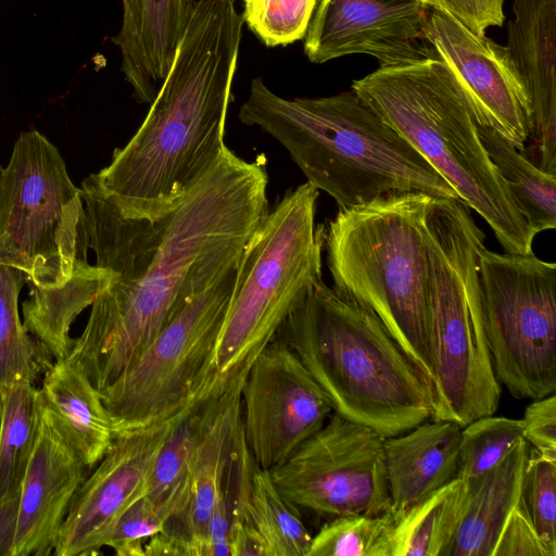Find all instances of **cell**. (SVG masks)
I'll list each match as a JSON object with an SVG mask.
<instances>
[{"mask_svg": "<svg viewBox=\"0 0 556 556\" xmlns=\"http://www.w3.org/2000/svg\"><path fill=\"white\" fill-rule=\"evenodd\" d=\"M264 164L227 147L181 202L155 222L128 219L81 186L80 238L108 267L66 358L98 391L111 384L177 311L237 266L268 212Z\"/></svg>", "mask_w": 556, "mask_h": 556, "instance_id": "cell-1", "label": "cell"}, {"mask_svg": "<svg viewBox=\"0 0 556 556\" xmlns=\"http://www.w3.org/2000/svg\"><path fill=\"white\" fill-rule=\"evenodd\" d=\"M243 22L235 0H197L169 71L131 139L81 186L118 215L170 213L226 149Z\"/></svg>", "mask_w": 556, "mask_h": 556, "instance_id": "cell-2", "label": "cell"}, {"mask_svg": "<svg viewBox=\"0 0 556 556\" xmlns=\"http://www.w3.org/2000/svg\"><path fill=\"white\" fill-rule=\"evenodd\" d=\"M290 154L307 181L349 208L382 195L425 192L457 199L432 166L352 88L282 98L257 77L239 110Z\"/></svg>", "mask_w": 556, "mask_h": 556, "instance_id": "cell-3", "label": "cell"}, {"mask_svg": "<svg viewBox=\"0 0 556 556\" xmlns=\"http://www.w3.org/2000/svg\"><path fill=\"white\" fill-rule=\"evenodd\" d=\"M278 334L340 416L383 438L431 418L422 375L382 323L323 280L291 312Z\"/></svg>", "mask_w": 556, "mask_h": 556, "instance_id": "cell-4", "label": "cell"}, {"mask_svg": "<svg viewBox=\"0 0 556 556\" xmlns=\"http://www.w3.org/2000/svg\"><path fill=\"white\" fill-rule=\"evenodd\" d=\"M352 89L491 227L506 253L530 254L535 233L513 202L446 66L433 55L380 66Z\"/></svg>", "mask_w": 556, "mask_h": 556, "instance_id": "cell-5", "label": "cell"}, {"mask_svg": "<svg viewBox=\"0 0 556 556\" xmlns=\"http://www.w3.org/2000/svg\"><path fill=\"white\" fill-rule=\"evenodd\" d=\"M318 190H288L244 244L227 311L193 399L241 387L258 354L321 279L326 228L316 225Z\"/></svg>", "mask_w": 556, "mask_h": 556, "instance_id": "cell-6", "label": "cell"}, {"mask_svg": "<svg viewBox=\"0 0 556 556\" xmlns=\"http://www.w3.org/2000/svg\"><path fill=\"white\" fill-rule=\"evenodd\" d=\"M433 197L402 192L339 208L325 233L333 289L368 309L422 375L430 393L428 252Z\"/></svg>", "mask_w": 556, "mask_h": 556, "instance_id": "cell-7", "label": "cell"}, {"mask_svg": "<svg viewBox=\"0 0 556 556\" xmlns=\"http://www.w3.org/2000/svg\"><path fill=\"white\" fill-rule=\"evenodd\" d=\"M431 418L460 427L496 412L479 281L484 233L458 199L433 197L425 217Z\"/></svg>", "mask_w": 556, "mask_h": 556, "instance_id": "cell-8", "label": "cell"}, {"mask_svg": "<svg viewBox=\"0 0 556 556\" xmlns=\"http://www.w3.org/2000/svg\"><path fill=\"white\" fill-rule=\"evenodd\" d=\"M84 203L55 146L37 130L23 132L0 165V264L37 289L72 276Z\"/></svg>", "mask_w": 556, "mask_h": 556, "instance_id": "cell-9", "label": "cell"}, {"mask_svg": "<svg viewBox=\"0 0 556 556\" xmlns=\"http://www.w3.org/2000/svg\"><path fill=\"white\" fill-rule=\"evenodd\" d=\"M484 328L494 374L516 399L556 391V264L533 253L479 256Z\"/></svg>", "mask_w": 556, "mask_h": 556, "instance_id": "cell-10", "label": "cell"}, {"mask_svg": "<svg viewBox=\"0 0 556 556\" xmlns=\"http://www.w3.org/2000/svg\"><path fill=\"white\" fill-rule=\"evenodd\" d=\"M236 268L189 299L148 348L99 391L115 435L169 420L192 401L225 318Z\"/></svg>", "mask_w": 556, "mask_h": 556, "instance_id": "cell-11", "label": "cell"}, {"mask_svg": "<svg viewBox=\"0 0 556 556\" xmlns=\"http://www.w3.org/2000/svg\"><path fill=\"white\" fill-rule=\"evenodd\" d=\"M384 439L332 412L319 430L269 472L299 509L329 518L378 515L391 509Z\"/></svg>", "mask_w": 556, "mask_h": 556, "instance_id": "cell-12", "label": "cell"}, {"mask_svg": "<svg viewBox=\"0 0 556 556\" xmlns=\"http://www.w3.org/2000/svg\"><path fill=\"white\" fill-rule=\"evenodd\" d=\"M332 404L286 341L258 354L240 389V422L256 464L270 470L319 430Z\"/></svg>", "mask_w": 556, "mask_h": 556, "instance_id": "cell-13", "label": "cell"}, {"mask_svg": "<svg viewBox=\"0 0 556 556\" xmlns=\"http://www.w3.org/2000/svg\"><path fill=\"white\" fill-rule=\"evenodd\" d=\"M425 37L433 55L448 70L476 123L523 152L532 129V109L507 47L476 34L435 7H429Z\"/></svg>", "mask_w": 556, "mask_h": 556, "instance_id": "cell-14", "label": "cell"}, {"mask_svg": "<svg viewBox=\"0 0 556 556\" xmlns=\"http://www.w3.org/2000/svg\"><path fill=\"white\" fill-rule=\"evenodd\" d=\"M172 419L115 435L108 452L74 494L53 555L96 554L105 546L123 513L144 495Z\"/></svg>", "mask_w": 556, "mask_h": 556, "instance_id": "cell-15", "label": "cell"}, {"mask_svg": "<svg viewBox=\"0 0 556 556\" xmlns=\"http://www.w3.org/2000/svg\"><path fill=\"white\" fill-rule=\"evenodd\" d=\"M429 7L421 0H319L304 37L308 61L368 54L380 66L428 58Z\"/></svg>", "mask_w": 556, "mask_h": 556, "instance_id": "cell-16", "label": "cell"}, {"mask_svg": "<svg viewBox=\"0 0 556 556\" xmlns=\"http://www.w3.org/2000/svg\"><path fill=\"white\" fill-rule=\"evenodd\" d=\"M231 556H307L312 535L248 448L240 427L230 462Z\"/></svg>", "mask_w": 556, "mask_h": 556, "instance_id": "cell-17", "label": "cell"}, {"mask_svg": "<svg viewBox=\"0 0 556 556\" xmlns=\"http://www.w3.org/2000/svg\"><path fill=\"white\" fill-rule=\"evenodd\" d=\"M86 476L87 468L40 403L37 433L21 481L11 556L52 554L72 498Z\"/></svg>", "mask_w": 556, "mask_h": 556, "instance_id": "cell-18", "label": "cell"}, {"mask_svg": "<svg viewBox=\"0 0 556 556\" xmlns=\"http://www.w3.org/2000/svg\"><path fill=\"white\" fill-rule=\"evenodd\" d=\"M240 389L222 394L199 441L181 511L144 546V556H207V526L240 427Z\"/></svg>", "mask_w": 556, "mask_h": 556, "instance_id": "cell-19", "label": "cell"}, {"mask_svg": "<svg viewBox=\"0 0 556 556\" xmlns=\"http://www.w3.org/2000/svg\"><path fill=\"white\" fill-rule=\"evenodd\" d=\"M507 49L530 98L532 157L556 175V0H513Z\"/></svg>", "mask_w": 556, "mask_h": 556, "instance_id": "cell-20", "label": "cell"}, {"mask_svg": "<svg viewBox=\"0 0 556 556\" xmlns=\"http://www.w3.org/2000/svg\"><path fill=\"white\" fill-rule=\"evenodd\" d=\"M195 0H122L123 21L112 39L135 97L151 103L173 63Z\"/></svg>", "mask_w": 556, "mask_h": 556, "instance_id": "cell-21", "label": "cell"}, {"mask_svg": "<svg viewBox=\"0 0 556 556\" xmlns=\"http://www.w3.org/2000/svg\"><path fill=\"white\" fill-rule=\"evenodd\" d=\"M462 427L450 420L425 421L384 439L391 508L402 513L456 478Z\"/></svg>", "mask_w": 556, "mask_h": 556, "instance_id": "cell-22", "label": "cell"}, {"mask_svg": "<svg viewBox=\"0 0 556 556\" xmlns=\"http://www.w3.org/2000/svg\"><path fill=\"white\" fill-rule=\"evenodd\" d=\"M41 407L54 429L91 470L110 448L115 432L99 391L66 357L43 371Z\"/></svg>", "mask_w": 556, "mask_h": 556, "instance_id": "cell-23", "label": "cell"}, {"mask_svg": "<svg viewBox=\"0 0 556 556\" xmlns=\"http://www.w3.org/2000/svg\"><path fill=\"white\" fill-rule=\"evenodd\" d=\"M529 446L521 438L493 468L462 480L465 484L462 509L443 556H493L500 533L520 500Z\"/></svg>", "mask_w": 556, "mask_h": 556, "instance_id": "cell-24", "label": "cell"}, {"mask_svg": "<svg viewBox=\"0 0 556 556\" xmlns=\"http://www.w3.org/2000/svg\"><path fill=\"white\" fill-rule=\"evenodd\" d=\"M219 396L192 400L179 412L154 462L143 496L167 508L172 518L185 505L192 460Z\"/></svg>", "mask_w": 556, "mask_h": 556, "instance_id": "cell-25", "label": "cell"}, {"mask_svg": "<svg viewBox=\"0 0 556 556\" xmlns=\"http://www.w3.org/2000/svg\"><path fill=\"white\" fill-rule=\"evenodd\" d=\"M477 127L486 153L532 231L536 235L555 229L556 175L542 170L493 129Z\"/></svg>", "mask_w": 556, "mask_h": 556, "instance_id": "cell-26", "label": "cell"}, {"mask_svg": "<svg viewBox=\"0 0 556 556\" xmlns=\"http://www.w3.org/2000/svg\"><path fill=\"white\" fill-rule=\"evenodd\" d=\"M465 484L455 478L399 513L392 556H443L459 518Z\"/></svg>", "mask_w": 556, "mask_h": 556, "instance_id": "cell-27", "label": "cell"}, {"mask_svg": "<svg viewBox=\"0 0 556 556\" xmlns=\"http://www.w3.org/2000/svg\"><path fill=\"white\" fill-rule=\"evenodd\" d=\"M25 278L0 264V393L20 383L35 384L53 362L21 318L18 295Z\"/></svg>", "mask_w": 556, "mask_h": 556, "instance_id": "cell-28", "label": "cell"}, {"mask_svg": "<svg viewBox=\"0 0 556 556\" xmlns=\"http://www.w3.org/2000/svg\"><path fill=\"white\" fill-rule=\"evenodd\" d=\"M39 414V391L34 383H20L1 393L0 497L21 484Z\"/></svg>", "mask_w": 556, "mask_h": 556, "instance_id": "cell-29", "label": "cell"}, {"mask_svg": "<svg viewBox=\"0 0 556 556\" xmlns=\"http://www.w3.org/2000/svg\"><path fill=\"white\" fill-rule=\"evenodd\" d=\"M399 513L331 518L312 536L307 556H392Z\"/></svg>", "mask_w": 556, "mask_h": 556, "instance_id": "cell-30", "label": "cell"}, {"mask_svg": "<svg viewBox=\"0 0 556 556\" xmlns=\"http://www.w3.org/2000/svg\"><path fill=\"white\" fill-rule=\"evenodd\" d=\"M522 437L521 419L483 416L462 427L456 478L469 480L497 465Z\"/></svg>", "mask_w": 556, "mask_h": 556, "instance_id": "cell-31", "label": "cell"}, {"mask_svg": "<svg viewBox=\"0 0 556 556\" xmlns=\"http://www.w3.org/2000/svg\"><path fill=\"white\" fill-rule=\"evenodd\" d=\"M318 0H242L243 24L266 46L304 39Z\"/></svg>", "mask_w": 556, "mask_h": 556, "instance_id": "cell-32", "label": "cell"}, {"mask_svg": "<svg viewBox=\"0 0 556 556\" xmlns=\"http://www.w3.org/2000/svg\"><path fill=\"white\" fill-rule=\"evenodd\" d=\"M556 456L529 446L520 501L542 541L556 552Z\"/></svg>", "mask_w": 556, "mask_h": 556, "instance_id": "cell-33", "label": "cell"}, {"mask_svg": "<svg viewBox=\"0 0 556 556\" xmlns=\"http://www.w3.org/2000/svg\"><path fill=\"white\" fill-rule=\"evenodd\" d=\"M170 517L167 508L141 496L119 517L105 546L118 556H144V546L164 529Z\"/></svg>", "mask_w": 556, "mask_h": 556, "instance_id": "cell-34", "label": "cell"}, {"mask_svg": "<svg viewBox=\"0 0 556 556\" xmlns=\"http://www.w3.org/2000/svg\"><path fill=\"white\" fill-rule=\"evenodd\" d=\"M493 556H556L540 538L521 501L509 514Z\"/></svg>", "mask_w": 556, "mask_h": 556, "instance_id": "cell-35", "label": "cell"}, {"mask_svg": "<svg viewBox=\"0 0 556 556\" xmlns=\"http://www.w3.org/2000/svg\"><path fill=\"white\" fill-rule=\"evenodd\" d=\"M522 421V437L536 451L556 456V395L534 399L527 406Z\"/></svg>", "mask_w": 556, "mask_h": 556, "instance_id": "cell-36", "label": "cell"}, {"mask_svg": "<svg viewBox=\"0 0 556 556\" xmlns=\"http://www.w3.org/2000/svg\"><path fill=\"white\" fill-rule=\"evenodd\" d=\"M428 7L441 8L478 35L491 26H502L506 0H421Z\"/></svg>", "mask_w": 556, "mask_h": 556, "instance_id": "cell-37", "label": "cell"}, {"mask_svg": "<svg viewBox=\"0 0 556 556\" xmlns=\"http://www.w3.org/2000/svg\"><path fill=\"white\" fill-rule=\"evenodd\" d=\"M21 484L0 497V556H11Z\"/></svg>", "mask_w": 556, "mask_h": 556, "instance_id": "cell-38", "label": "cell"}, {"mask_svg": "<svg viewBox=\"0 0 556 556\" xmlns=\"http://www.w3.org/2000/svg\"><path fill=\"white\" fill-rule=\"evenodd\" d=\"M0 416H1V393H0Z\"/></svg>", "mask_w": 556, "mask_h": 556, "instance_id": "cell-39", "label": "cell"}]
</instances>
